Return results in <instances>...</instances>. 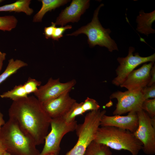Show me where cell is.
<instances>
[{
	"mask_svg": "<svg viewBox=\"0 0 155 155\" xmlns=\"http://www.w3.org/2000/svg\"><path fill=\"white\" fill-rule=\"evenodd\" d=\"M8 114L36 146L44 143L52 118L36 97L28 96L13 101Z\"/></svg>",
	"mask_w": 155,
	"mask_h": 155,
	"instance_id": "1",
	"label": "cell"
},
{
	"mask_svg": "<svg viewBox=\"0 0 155 155\" xmlns=\"http://www.w3.org/2000/svg\"><path fill=\"white\" fill-rule=\"evenodd\" d=\"M0 140L6 151L12 155H39L40 153L33 140L11 118L1 127Z\"/></svg>",
	"mask_w": 155,
	"mask_h": 155,
	"instance_id": "2",
	"label": "cell"
},
{
	"mask_svg": "<svg viewBox=\"0 0 155 155\" xmlns=\"http://www.w3.org/2000/svg\"><path fill=\"white\" fill-rule=\"evenodd\" d=\"M94 141L113 149L127 150L132 155H137L143 147L133 133L113 126L99 127Z\"/></svg>",
	"mask_w": 155,
	"mask_h": 155,
	"instance_id": "3",
	"label": "cell"
},
{
	"mask_svg": "<svg viewBox=\"0 0 155 155\" xmlns=\"http://www.w3.org/2000/svg\"><path fill=\"white\" fill-rule=\"evenodd\" d=\"M104 5L103 4H101L95 10L90 22L66 35L77 36L80 34H84L88 37L87 41L90 47L98 45L106 48L110 52L115 50L118 51L117 44L110 36L111 30L104 28L98 19L99 10Z\"/></svg>",
	"mask_w": 155,
	"mask_h": 155,
	"instance_id": "4",
	"label": "cell"
},
{
	"mask_svg": "<svg viewBox=\"0 0 155 155\" xmlns=\"http://www.w3.org/2000/svg\"><path fill=\"white\" fill-rule=\"evenodd\" d=\"M106 111H92L86 114L83 123L75 129L78 137L77 142L65 155H84L87 147L94 140L97 131L100 126L102 117Z\"/></svg>",
	"mask_w": 155,
	"mask_h": 155,
	"instance_id": "5",
	"label": "cell"
},
{
	"mask_svg": "<svg viewBox=\"0 0 155 155\" xmlns=\"http://www.w3.org/2000/svg\"><path fill=\"white\" fill-rule=\"evenodd\" d=\"M77 125L75 120L68 122L62 117L52 119L51 131L45 137L44 147L39 155H58L63 137L66 134L75 130Z\"/></svg>",
	"mask_w": 155,
	"mask_h": 155,
	"instance_id": "6",
	"label": "cell"
},
{
	"mask_svg": "<svg viewBox=\"0 0 155 155\" xmlns=\"http://www.w3.org/2000/svg\"><path fill=\"white\" fill-rule=\"evenodd\" d=\"M138 125L133 133L135 137L142 144V150L145 154H155V117L151 118L142 109L137 112Z\"/></svg>",
	"mask_w": 155,
	"mask_h": 155,
	"instance_id": "7",
	"label": "cell"
},
{
	"mask_svg": "<svg viewBox=\"0 0 155 155\" xmlns=\"http://www.w3.org/2000/svg\"><path fill=\"white\" fill-rule=\"evenodd\" d=\"M135 50L134 47L130 46L127 56L117 58L119 65L116 70L117 76L112 81L113 84L117 86H120L129 75L139 65L148 62H155V53L148 57H142L138 53L134 55L133 53Z\"/></svg>",
	"mask_w": 155,
	"mask_h": 155,
	"instance_id": "8",
	"label": "cell"
},
{
	"mask_svg": "<svg viewBox=\"0 0 155 155\" xmlns=\"http://www.w3.org/2000/svg\"><path fill=\"white\" fill-rule=\"evenodd\" d=\"M110 99L116 98L117 100L115 109L113 112L114 115H121L131 111L137 112L142 108V105L145 100L141 92H122L118 91L110 96Z\"/></svg>",
	"mask_w": 155,
	"mask_h": 155,
	"instance_id": "9",
	"label": "cell"
},
{
	"mask_svg": "<svg viewBox=\"0 0 155 155\" xmlns=\"http://www.w3.org/2000/svg\"><path fill=\"white\" fill-rule=\"evenodd\" d=\"M76 84L75 79L61 83L59 78L55 79L51 78L45 84L40 86L34 94L42 104L69 92Z\"/></svg>",
	"mask_w": 155,
	"mask_h": 155,
	"instance_id": "10",
	"label": "cell"
},
{
	"mask_svg": "<svg viewBox=\"0 0 155 155\" xmlns=\"http://www.w3.org/2000/svg\"><path fill=\"white\" fill-rule=\"evenodd\" d=\"M154 63L144 64L138 69L133 70L120 86L130 92H138L147 86L150 80V70Z\"/></svg>",
	"mask_w": 155,
	"mask_h": 155,
	"instance_id": "11",
	"label": "cell"
},
{
	"mask_svg": "<svg viewBox=\"0 0 155 155\" xmlns=\"http://www.w3.org/2000/svg\"><path fill=\"white\" fill-rule=\"evenodd\" d=\"M69 93H65L42 104L44 111L52 119L63 117L76 102L70 96Z\"/></svg>",
	"mask_w": 155,
	"mask_h": 155,
	"instance_id": "12",
	"label": "cell"
},
{
	"mask_svg": "<svg viewBox=\"0 0 155 155\" xmlns=\"http://www.w3.org/2000/svg\"><path fill=\"white\" fill-rule=\"evenodd\" d=\"M90 2L89 0H72L69 6L61 11L55 24L63 26L70 22H78L81 16L89 7Z\"/></svg>",
	"mask_w": 155,
	"mask_h": 155,
	"instance_id": "13",
	"label": "cell"
},
{
	"mask_svg": "<svg viewBox=\"0 0 155 155\" xmlns=\"http://www.w3.org/2000/svg\"><path fill=\"white\" fill-rule=\"evenodd\" d=\"M138 125V119L137 112H129L126 116L115 115L109 116L104 115L100 121L101 127L113 126L134 133Z\"/></svg>",
	"mask_w": 155,
	"mask_h": 155,
	"instance_id": "14",
	"label": "cell"
},
{
	"mask_svg": "<svg viewBox=\"0 0 155 155\" xmlns=\"http://www.w3.org/2000/svg\"><path fill=\"white\" fill-rule=\"evenodd\" d=\"M155 20V11L148 13L141 10L136 20L137 24L136 30L142 34L148 35L154 34L155 30L152 28V23Z\"/></svg>",
	"mask_w": 155,
	"mask_h": 155,
	"instance_id": "15",
	"label": "cell"
},
{
	"mask_svg": "<svg viewBox=\"0 0 155 155\" xmlns=\"http://www.w3.org/2000/svg\"><path fill=\"white\" fill-rule=\"evenodd\" d=\"M40 1L42 3V7L40 9L33 17L32 21L33 22H41L43 16L46 12L64 5L70 1L41 0Z\"/></svg>",
	"mask_w": 155,
	"mask_h": 155,
	"instance_id": "16",
	"label": "cell"
},
{
	"mask_svg": "<svg viewBox=\"0 0 155 155\" xmlns=\"http://www.w3.org/2000/svg\"><path fill=\"white\" fill-rule=\"evenodd\" d=\"M30 0H19L15 2L0 6V12H22L28 16L31 15L34 10L30 7Z\"/></svg>",
	"mask_w": 155,
	"mask_h": 155,
	"instance_id": "17",
	"label": "cell"
},
{
	"mask_svg": "<svg viewBox=\"0 0 155 155\" xmlns=\"http://www.w3.org/2000/svg\"><path fill=\"white\" fill-rule=\"evenodd\" d=\"M27 65V63L20 59L14 60L11 58L9 60L6 68L0 75V84L19 69Z\"/></svg>",
	"mask_w": 155,
	"mask_h": 155,
	"instance_id": "18",
	"label": "cell"
},
{
	"mask_svg": "<svg viewBox=\"0 0 155 155\" xmlns=\"http://www.w3.org/2000/svg\"><path fill=\"white\" fill-rule=\"evenodd\" d=\"M112 154L108 147L93 141L87 147L84 155H112Z\"/></svg>",
	"mask_w": 155,
	"mask_h": 155,
	"instance_id": "19",
	"label": "cell"
},
{
	"mask_svg": "<svg viewBox=\"0 0 155 155\" xmlns=\"http://www.w3.org/2000/svg\"><path fill=\"white\" fill-rule=\"evenodd\" d=\"M28 94L23 84L16 86L12 90L5 92L0 95L2 98H9L14 101L27 97Z\"/></svg>",
	"mask_w": 155,
	"mask_h": 155,
	"instance_id": "20",
	"label": "cell"
},
{
	"mask_svg": "<svg viewBox=\"0 0 155 155\" xmlns=\"http://www.w3.org/2000/svg\"><path fill=\"white\" fill-rule=\"evenodd\" d=\"M82 102H75L67 112L62 117L67 122H71L75 120L78 116L82 115L85 113L82 106Z\"/></svg>",
	"mask_w": 155,
	"mask_h": 155,
	"instance_id": "21",
	"label": "cell"
},
{
	"mask_svg": "<svg viewBox=\"0 0 155 155\" xmlns=\"http://www.w3.org/2000/svg\"><path fill=\"white\" fill-rule=\"evenodd\" d=\"M18 20L12 15L0 16V30L10 31L16 26Z\"/></svg>",
	"mask_w": 155,
	"mask_h": 155,
	"instance_id": "22",
	"label": "cell"
},
{
	"mask_svg": "<svg viewBox=\"0 0 155 155\" xmlns=\"http://www.w3.org/2000/svg\"><path fill=\"white\" fill-rule=\"evenodd\" d=\"M142 108L147 113L150 118L155 117V98L144 100L142 104Z\"/></svg>",
	"mask_w": 155,
	"mask_h": 155,
	"instance_id": "23",
	"label": "cell"
},
{
	"mask_svg": "<svg viewBox=\"0 0 155 155\" xmlns=\"http://www.w3.org/2000/svg\"><path fill=\"white\" fill-rule=\"evenodd\" d=\"M41 83L40 81L29 77L27 81L23 84L24 88L28 94L32 93H34L38 90V87Z\"/></svg>",
	"mask_w": 155,
	"mask_h": 155,
	"instance_id": "24",
	"label": "cell"
},
{
	"mask_svg": "<svg viewBox=\"0 0 155 155\" xmlns=\"http://www.w3.org/2000/svg\"><path fill=\"white\" fill-rule=\"evenodd\" d=\"M82 108L84 112L95 111L99 110L100 106L95 99L87 97L84 102H82Z\"/></svg>",
	"mask_w": 155,
	"mask_h": 155,
	"instance_id": "25",
	"label": "cell"
},
{
	"mask_svg": "<svg viewBox=\"0 0 155 155\" xmlns=\"http://www.w3.org/2000/svg\"><path fill=\"white\" fill-rule=\"evenodd\" d=\"M140 92L145 100L149 98H155V84L150 86L145 87L142 89Z\"/></svg>",
	"mask_w": 155,
	"mask_h": 155,
	"instance_id": "26",
	"label": "cell"
},
{
	"mask_svg": "<svg viewBox=\"0 0 155 155\" xmlns=\"http://www.w3.org/2000/svg\"><path fill=\"white\" fill-rule=\"evenodd\" d=\"M72 28L71 25H69L59 27H56L54 30L52 38L54 40H58L59 38L63 36V34L66 30L71 29Z\"/></svg>",
	"mask_w": 155,
	"mask_h": 155,
	"instance_id": "27",
	"label": "cell"
},
{
	"mask_svg": "<svg viewBox=\"0 0 155 155\" xmlns=\"http://www.w3.org/2000/svg\"><path fill=\"white\" fill-rule=\"evenodd\" d=\"M56 25L55 23L52 22L51 26L44 28V34L46 38L48 39L51 38L54 29L56 27Z\"/></svg>",
	"mask_w": 155,
	"mask_h": 155,
	"instance_id": "28",
	"label": "cell"
},
{
	"mask_svg": "<svg viewBox=\"0 0 155 155\" xmlns=\"http://www.w3.org/2000/svg\"><path fill=\"white\" fill-rule=\"evenodd\" d=\"M150 79L147 86H150L155 83V64L152 67L150 72Z\"/></svg>",
	"mask_w": 155,
	"mask_h": 155,
	"instance_id": "29",
	"label": "cell"
},
{
	"mask_svg": "<svg viewBox=\"0 0 155 155\" xmlns=\"http://www.w3.org/2000/svg\"><path fill=\"white\" fill-rule=\"evenodd\" d=\"M6 53L0 51V71L1 69L3 61L5 59Z\"/></svg>",
	"mask_w": 155,
	"mask_h": 155,
	"instance_id": "30",
	"label": "cell"
},
{
	"mask_svg": "<svg viewBox=\"0 0 155 155\" xmlns=\"http://www.w3.org/2000/svg\"><path fill=\"white\" fill-rule=\"evenodd\" d=\"M6 151V150L5 146L1 141L0 140V155H3Z\"/></svg>",
	"mask_w": 155,
	"mask_h": 155,
	"instance_id": "31",
	"label": "cell"
},
{
	"mask_svg": "<svg viewBox=\"0 0 155 155\" xmlns=\"http://www.w3.org/2000/svg\"><path fill=\"white\" fill-rule=\"evenodd\" d=\"M5 122L3 119V115L0 111V131L1 127L5 124Z\"/></svg>",
	"mask_w": 155,
	"mask_h": 155,
	"instance_id": "32",
	"label": "cell"
},
{
	"mask_svg": "<svg viewBox=\"0 0 155 155\" xmlns=\"http://www.w3.org/2000/svg\"><path fill=\"white\" fill-rule=\"evenodd\" d=\"M3 155H12L6 151L4 153Z\"/></svg>",
	"mask_w": 155,
	"mask_h": 155,
	"instance_id": "33",
	"label": "cell"
},
{
	"mask_svg": "<svg viewBox=\"0 0 155 155\" xmlns=\"http://www.w3.org/2000/svg\"><path fill=\"white\" fill-rule=\"evenodd\" d=\"M55 155V154H49V155Z\"/></svg>",
	"mask_w": 155,
	"mask_h": 155,
	"instance_id": "34",
	"label": "cell"
},
{
	"mask_svg": "<svg viewBox=\"0 0 155 155\" xmlns=\"http://www.w3.org/2000/svg\"><path fill=\"white\" fill-rule=\"evenodd\" d=\"M3 1L1 0H0V3L2 1Z\"/></svg>",
	"mask_w": 155,
	"mask_h": 155,
	"instance_id": "35",
	"label": "cell"
}]
</instances>
